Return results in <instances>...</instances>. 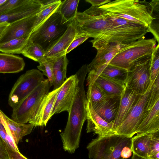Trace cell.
<instances>
[{"instance_id":"3957f363","label":"cell","mask_w":159,"mask_h":159,"mask_svg":"<svg viewBox=\"0 0 159 159\" xmlns=\"http://www.w3.org/2000/svg\"><path fill=\"white\" fill-rule=\"evenodd\" d=\"M145 1L116 0L99 7L110 15L148 27L156 18Z\"/></svg>"},{"instance_id":"52a82bcc","label":"cell","mask_w":159,"mask_h":159,"mask_svg":"<svg viewBox=\"0 0 159 159\" xmlns=\"http://www.w3.org/2000/svg\"><path fill=\"white\" fill-rule=\"evenodd\" d=\"M156 44V40L154 38H143L124 45L108 65L127 71L134 62L151 54Z\"/></svg>"},{"instance_id":"bcb514c9","label":"cell","mask_w":159,"mask_h":159,"mask_svg":"<svg viewBox=\"0 0 159 159\" xmlns=\"http://www.w3.org/2000/svg\"><path fill=\"white\" fill-rule=\"evenodd\" d=\"M38 1L42 6V8H43L58 2L59 0H38Z\"/></svg>"},{"instance_id":"f907efd6","label":"cell","mask_w":159,"mask_h":159,"mask_svg":"<svg viewBox=\"0 0 159 159\" xmlns=\"http://www.w3.org/2000/svg\"></svg>"},{"instance_id":"8fae6325","label":"cell","mask_w":159,"mask_h":159,"mask_svg":"<svg viewBox=\"0 0 159 159\" xmlns=\"http://www.w3.org/2000/svg\"><path fill=\"white\" fill-rule=\"evenodd\" d=\"M45 79L36 69L29 70L21 75L14 85L8 97V103L12 109L31 93Z\"/></svg>"},{"instance_id":"4316f807","label":"cell","mask_w":159,"mask_h":159,"mask_svg":"<svg viewBox=\"0 0 159 159\" xmlns=\"http://www.w3.org/2000/svg\"><path fill=\"white\" fill-rule=\"evenodd\" d=\"M21 54L24 56L39 63L41 65L46 61L45 52L37 44L29 42Z\"/></svg>"},{"instance_id":"44dd1931","label":"cell","mask_w":159,"mask_h":159,"mask_svg":"<svg viewBox=\"0 0 159 159\" xmlns=\"http://www.w3.org/2000/svg\"><path fill=\"white\" fill-rule=\"evenodd\" d=\"M120 99L109 97L103 101L92 105L101 117L106 122L113 124L118 110Z\"/></svg>"},{"instance_id":"5b68a950","label":"cell","mask_w":159,"mask_h":159,"mask_svg":"<svg viewBox=\"0 0 159 159\" xmlns=\"http://www.w3.org/2000/svg\"><path fill=\"white\" fill-rule=\"evenodd\" d=\"M74 20L76 29V37L86 36L95 38L106 30L110 22L108 12L92 6L82 12H77Z\"/></svg>"},{"instance_id":"8992f818","label":"cell","mask_w":159,"mask_h":159,"mask_svg":"<svg viewBox=\"0 0 159 159\" xmlns=\"http://www.w3.org/2000/svg\"><path fill=\"white\" fill-rule=\"evenodd\" d=\"M131 138L113 134L98 137L87 146L90 159H124L121 157L123 148L131 146Z\"/></svg>"},{"instance_id":"ee69618b","label":"cell","mask_w":159,"mask_h":159,"mask_svg":"<svg viewBox=\"0 0 159 159\" xmlns=\"http://www.w3.org/2000/svg\"><path fill=\"white\" fill-rule=\"evenodd\" d=\"M132 152V151L130 147H125L121 151V157L124 159L128 158L131 156Z\"/></svg>"},{"instance_id":"836d02e7","label":"cell","mask_w":159,"mask_h":159,"mask_svg":"<svg viewBox=\"0 0 159 159\" xmlns=\"http://www.w3.org/2000/svg\"><path fill=\"white\" fill-rule=\"evenodd\" d=\"M159 100V75L153 82L149 94L146 111H149Z\"/></svg>"},{"instance_id":"b9f144b4","label":"cell","mask_w":159,"mask_h":159,"mask_svg":"<svg viewBox=\"0 0 159 159\" xmlns=\"http://www.w3.org/2000/svg\"><path fill=\"white\" fill-rule=\"evenodd\" d=\"M149 32L152 33L154 38L158 42H159V24L153 23L152 22L148 27Z\"/></svg>"},{"instance_id":"1f68e13d","label":"cell","mask_w":159,"mask_h":159,"mask_svg":"<svg viewBox=\"0 0 159 159\" xmlns=\"http://www.w3.org/2000/svg\"><path fill=\"white\" fill-rule=\"evenodd\" d=\"M159 75V46L156 45L152 54L150 66V79L153 82Z\"/></svg>"},{"instance_id":"9c48e42d","label":"cell","mask_w":159,"mask_h":159,"mask_svg":"<svg viewBox=\"0 0 159 159\" xmlns=\"http://www.w3.org/2000/svg\"><path fill=\"white\" fill-rule=\"evenodd\" d=\"M153 83L151 82L146 91L139 95L123 121L113 129L115 134L132 138L136 134L138 127L147 112V103Z\"/></svg>"},{"instance_id":"30bf717a","label":"cell","mask_w":159,"mask_h":159,"mask_svg":"<svg viewBox=\"0 0 159 159\" xmlns=\"http://www.w3.org/2000/svg\"><path fill=\"white\" fill-rule=\"evenodd\" d=\"M152 54L134 62L127 71L125 81V86L134 90L138 95L144 93L151 84L150 66Z\"/></svg>"},{"instance_id":"7bdbcfd3","label":"cell","mask_w":159,"mask_h":159,"mask_svg":"<svg viewBox=\"0 0 159 159\" xmlns=\"http://www.w3.org/2000/svg\"><path fill=\"white\" fill-rule=\"evenodd\" d=\"M85 1L89 3L92 7H99L111 1L110 0H85Z\"/></svg>"},{"instance_id":"74e56055","label":"cell","mask_w":159,"mask_h":159,"mask_svg":"<svg viewBox=\"0 0 159 159\" xmlns=\"http://www.w3.org/2000/svg\"><path fill=\"white\" fill-rule=\"evenodd\" d=\"M28 0H7L0 6V15L25 3Z\"/></svg>"},{"instance_id":"ab89813d","label":"cell","mask_w":159,"mask_h":159,"mask_svg":"<svg viewBox=\"0 0 159 159\" xmlns=\"http://www.w3.org/2000/svg\"><path fill=\"white\" fill-rule=\"evenodd\" d=\"M5 145L7 151L11 159H28L22 155L20 152L17 151L13 148Z\"/></svg>"},{"instance_id":"d590c367","label":"cell","mask_w":159,"mask_h":159,"mask_svg":"<svg viewBox=\"0 0 159 159\" xmlns=\"http://www.w3.org/2000/svg\"><path fill=\"white\" fill-rule=\"evenodd\" d=\"M67 66H64L53 70L54 78L52 85L54 89L60 88L64 83L66 78Z\"/></svg>"},{"instance_id":"2e32d148","label":"cell","mask_w":159,"mask_h":159,"mask_svg":"<svg viewBox=\"0 0 159 159\" xmlns=\"http://www.w3.org/2000/svg\"><path fill=\"white\" fill-rule=\"evenodd\" d=\"M42 10L38 0H28L23 5L0 15V23L10 24L25 17L37 15Z\"/></svg>"},{"instance_id":"681fc988","label":"cell","mask_w":159,"mask_h":159,"mask_svg":"<svg viewBox=\"0 0 159 159\" xmlns=\"http://www.w3.org/2000/svg\"><path fill=\"white\" fill-rule=\"evenodd\" d=\"M7 0H0V6L4 3Z\"/></svg>"},{"instance_id":"60d3db41","label":"cell","mask_w":159,"mask_h":159,"mask_svg":"<svg viewBox=\"0 0 159 159\" xmlns=\"http://www.w3.org/2000/svg\"><path fill=\"white\" fill-rule=\"evenodd\" d=\"M0 159H10L5 143L0 137Z\"/></svg>"},{"instance_id":"f35d334b","label":"cell","mask_w":159,"mask_h":159,"mask_svg":"<svg viewBox=\"0 0 159 159\" xmlns=\"http://www.w3.org/2000/svg\"><path fill=\"white\" fill-rule=\"evenodd\" d=\"M89 38V37L86 36H82L75 37L67 49L66 54L70 52L78 46L83 43Z\"/></svg>"},{"instance_id":"ffe728a7","label":"cell","mask_w":159,"mask_h":159,"mask_svg":"<svg viewBox=\"0 0 159 159\" xmlns=\"http://www.w3.org/2000/svg\"><path fill=\"white\" fill-rule=\"evenodd\" d=\"M124 45L110 44L105 48L97 50L95 57L88 65L89 72L96 71L101 66L108 64Z\"/></svg>"},{"instance_id":"83f0119b","label":"cell","mask_w":159,"mask_h":159,"mask_svg":"<svg viewBox=\"0 0 159 159\" xmlns=\"http://www.w3.org/2000/svg\"><path fill=\"white\" fill-rule=\"evenodd\" d=\"M79 0H66L62 2L58 10L63 17L70 21L75 18L77 13Z\"/></svg>"},{"instance_id":"7c38bea8","label":"cell","mask_w":159,"mask_h":159,"mask_svg":"<svg viewBox=\"0 0 159 159\" xmlns=\"http://www.w3.org/2000/svg\"><path fill=\"white\" fill-rule=\"evenodd\" d=\"M78 82L76 74L70 76L65 80L57 96L51 117L54 115L62 111L69 112L76 92Z\"/></svg>"},{"instance_id":"4fadbf2b","label":"cell","mask_w":159,"mask_h":159,"mask_svg":"<svg viewBox=\"0 0 159 159\" xmlns=\"http://www.w3.org/2000/svg\"><path fill=\"white\" fill-rule=\"evenodd\" d=\"M38 16V14L25 17L9 24L0 38V44L31 34Z\"/></svg>"},{"instance_id":"e0dca14e","label":"cell","mask_w":159,"mask_h":159,"mask_svg":"<svg viewBox=\"0 0 159 159\" xmlns=\"http://www.w3.org/2000/svg\"><path fill=\"white\" fill-rule=\"evenodd\" d=\"M49 92L43 98L37 112L30 124L34 127L45 126L51 118V114L57 94L61 88Z\"/></svg>"},{"instance_id":"6da1fadb","label":"cell","mask_w":159,"mask_h":159,"mask_svg":"<svg viewBox=\"0 0 159 159\" xmlns=\"http://www.w3.org/2000/svg\"><path fill=\"white\" fill-rule=\"evenodd\" d=\"M88 72V65L84 64L75 74L78 80L77 90L68 112L66 127L60 134L63 149L71 154L79 147L82 127L87 119L84 84Z\"/></svg>"},{"instance_id":"603a6c76","label":"cell","mask_w":159,"mask_h":159,"mask_svg":"<svg viewBox=\"0 0 159 159\" xmlns=\"http://www.w3.org/2000/svg\"><path fill=\"white\" fill-rule=\"evenodd\" d=\"M0 118L6 124L15 144L17 146L19 141L24 136L30 134L34 127L31 124H21L14 121L0 109Z\"/></svg>"},{"instance_id":"f546056e","label":"cell","mask_w":159,"mask_h":159,"mask_svg":"<svg viewBox=\"0 0 159 159\" xmlns=\"http://www.w3.org/2000/svg\"><path fill=\"white\" fill-rule=\"evenodd\" d=\"M88 84L86 99L89 100L92 104L103 101L110 97L95 82Z\"/></svg>"},{"instance_id":"7a4b0ae2","label":"cell","mask_w":159,"mask_h":159,"mask_svg":"<svg viewBox=\"0 0 159 159\" xmlns=\"http://www.w3.org/2000/svg\"><path fill=\"white\" fill-rule=\"evenodd\" d=\"M110 15V22L108 27L90 41L97 50L110 44L125 45L134 42L144 38L149 32L146 26Z\"/></svg>"},{"instance_id":"cb8c5ba5","label":"cell","mask_w":159,"mask_h":159,"mask_svg":"<svg viewBox=\"0 0 159 159\" xmlns=\"http://www.w3.org/2000/svg\"><path fill=\"white\" fill-rule=\"evenodd\" d=\"M25 63L21 57L0 53V73H16L24 69Z\"/></svg>"},{"instance_id":"f1b7e54d","label":"cell","mask_w":159,"mask_h":159,"mask_svg":"<svg viewBox=\"0 0 159 159\" xmlns=\"http://www.w3.org/2000/svg\"><path fill=\"white\" fill-rule=\"evenodd\" d=\"M127 71L109 65H104L95 71L89 73L94 75L102 74L108 77L124 81Z\"/></svg>"},{"instance_id":"4dcf8cb0","label":"cell","mask_w":159,"mask_h":159,"mask_svg":"<svg viewBox=\"0 0 159 159\" xmlns=\"http://www.w3.org/2000/svg\"><path fill=\"white\" fill-rule=\"evenodd\" d=\"M61 2V0H59L58 2L48 7L42 8V10L38 14L37 21L33 30L37 28L56 11L59 7Z\"/></svg>"},{"instance_id":"ba28073f","label":"cell","mask_w":159,"mask_h":159,"mask_svg":"<svg viewBox=\"0 0 159 159\" xmlns=\"http://www.w3.org/2000/svg\"><path fill=\"white\" fill-rule=\"evenodd\" d=\"M51 86L48 79H45L29 95L13 108L11 119L17 122L30 124L34 118L44 97Z\"/></svg>"},{"instance_id":"d6986e66","label":"cell","mask_w":159,"mask_h":159,"mask_svg":"<svg viewBox=\"0 0 159 159\" xmlns=\"http://www.w3.org/2000/svg\"><path fill=\"white\" fill-rule=\"evenodd\" d=\"M139 95L134 90L125 86L120 97L118 110L113 123V130L119 125L125 118Z\"/></svg>"},{"instance_id":"9a60e30c","label":"cell","mask_w":159,"mask_h":159,"mask_svg":"<svg viewBox=\"0 0 159 159\" xmlns=\"http://www.w3.org/2000/svg\"><path fill=\"white\" fill-rule=\"evenodd\" d=\"M87 80L88 84L95 82L110 97L120 98L125 87L124 81L101 74L89 73Z\"/></svg>"},{"instance_id":"484cf974","label":"cell","mask_w":159,"mask_h":159,"mask_svg":"<svg viewBox=\"0 0 159 159\" xmlns=\"http://www.w3.org/2000/svg\"><path fill=\"white\" fill-rule=\"evenodd\" d=\"M31 34L0 44V52L12 54L21 53L28 43Z\"/></svg>"},{"instance_id":"d6a6232c","label":"cell","mask_w":159,"mask_h":159,"mask_svg":"<svg viewBox=\"0 0 159 159\" xmlns=\"http://www.w3.org/2000/svg\"><path fill=\"white\" fill-rule=\"evenodd\" d=\"M0 137L6 145L19 152L18 146L15 144L6 124L0 118Z\"/></svg>"},{"instance_id":"5bb4252c","label":"cell","mask_w":159,"mask_h":159,"mask_svg":"<svg viewBox=\"0 0 159 159\" xmlns=\"http://www.w3.org/2000/svg\"><path fill=\"white\" fill-rule=\"evenodd\" d=\"M86 111L87 133L93 132L99 137L115 134L113 123H108L101 117L94 110L90 101L87 99Z\"/></svg>"},{"instance_id":"d4e9b609","label":"cell","mask_w":159,"mask_h":159,"mask_svg":"<svg viewBox=\"0 0 159 159\" xmlns=\"http://www.w3.org/2000/svg\"><path fill=\"white\" fill-rule=\"evenodd\" d=\"M136 134L131 138L132 152L138 156L148 159L151 133Z\"/></svg>"},{"instance_id":"ac0fdd59","label":"cell","mask_w":159,"mask_h":159,"mask_svg":"<svg viewBox=\"0 0 159 159\" xmlns=\"http://www.w3.org/2000/svg\"><path fill=\"white\" fill-rule=\"evenodd\" d=\"M76 34V29L73 19L58 41L49 51L45 53L46 59L55 58L66 55L67 49L75 38Z\"/></svg>"},{"instance_id":"7dc6e473","label":"cell","mask_w":159,"mask_h":159,"mask_svg":"<svg viewBox=\"0 0 159 159\" xmlns=\"http://www.w3.org/2000/svg\"><path fill=\"white\" fill-rule=\"evenodd\" d=\"M9 24L7 22L0 23V38Z\"/></svg>"},{"instance_id":"277c9868","label":"cell","mask_w":159,"mask_h":159,"mask_svg":"<svg viewBox=\"0 0 159 159\" xmlns=\"http://www.w3.org/2000/svg\"><path fill=\"white\" fill-rule=\"evenodd\" d=\"M71 21H66L57 10L32 31L28 42L37 44L46 53L64 34Z\"/></svg>"},{"instance_id":"7402d4cb","label":"cell","mask_w":159,"mask_h":159,"mask_svg":"<svg viewBox=\"0 0 159 159\" xmlns=\"http://www.w3.org/2000/svg\"><path fill=\"white\" fill-rule=\"evenodd\" d=\"M159 131V100L147 111L137 128V133H152Z\"/></svg>"},{"instance_id":"f6af8a7d","label":"cell","mask_w":159,"mask_h":159,"mask_svg":"<svg viewBox=\"0 0 159 159\" xmlns=\"http://www.w3.org/2000/svg\"><path fill=\"white\" fill-rule=\"evenodd\" d=\"M149 6L151 9V10L152 13L153 11H155L159 13V0H152L149 3Z\"/></svg>"},{"instance_id":"c3c4849f","label":"cell","mask_w":159,"mask_h":159,"mask_svg":"<svg viewBox=\"0 0 159 159\" xmlns=\"http://www.w3.org/2000/svg\"><path fill=\"white\" fill-rule=\"evenodd\" d=\"M131 159H149L140 157V156H138L137 155L133 153V156L131 158Z\"/></svg>"},{"instance_id":"8d00e7d4","label":"cell","mask_w":159,"mask_h":159,"mask_svg":"<svg viewBox=\"0 0 159 159\" xmlns=\"http://www.w3.org/2000/svg\"><path fill=\"white\" fill-rule=\"evenodd\" d=\"M43 64L37 66L38 69L42 71L43 75L47 76L51 86H52L54 76L53 71V61L52 59L46 60Z\"/></svg>"},{"instance_id":"e575fe53","label":"cell","mask_w":159,"mask_h":159,"mask_svg":"<svg viewBox=\"0 0 159 159\" xmlns=\"http://www.w3.org/2000/svg\"><path fill=\"white\" fill-rule=\"evenodd\" d=\"M149 159H159V131L151 133Z\"/></svg>"}]
</instances>
